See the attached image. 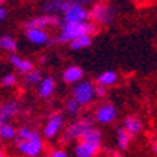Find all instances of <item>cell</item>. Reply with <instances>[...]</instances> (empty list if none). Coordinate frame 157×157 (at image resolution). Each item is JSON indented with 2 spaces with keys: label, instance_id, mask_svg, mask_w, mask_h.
I'll use <instances>...</instances> for the list:
<instances>
[{
  "label": "cell",
  "instance_id": "obj_1",
  "mask_svg": "<svg viewBox=\"0 0 157 157\" xmlns=\"http://www.w3.org/2000/svg\"><path fill=\"white\" fill-rule=\"evenodd\" d=\"M14 146L19 154L25 157H39L42 154L45 143L43 136L39 131L30 128L28 125H23L17 128V136L14 138Z\"/></svg>",
  "mask_w": 157,
  "mask_h": 157
},
{
  "label": "cell",
  "instance_id": "obj_2",
  "mask_svg": "<svg viewBox=\"0 0 157 157\" xmlns=\"http://www.w3.org/2000/svg\"><path fill=\"white\" fill-rule=\"evenodd\" d=\"M97 30V25L92 23L91 20L88 22H81V23H61L59 25V32L56 36V42L59 43H69L74 39L91 35Z\"/></svg>",
  "mask_w": 157,
  "mask_h": 157
},
{
  "label": "cell",
  "instance_id": "obj_3",
  "mask_svg": "<svg viewBox=\"0 0 157 157\" xmlns=\"http://www.w3.org/2000/svg\"><path fill=\"white\" fill-rule=\"evenodd\" d=\"M115 19V9L113 5L98 2L90 9V20L97 26H108Z\"/></svg>",
  "mask_w": 157,
  "mask_h": 157
},
{
  "label": "cell",
  "instance_id": "obj_4",
  "mask_svg": "<svg viewBox=\"0 0 157 157\" xmlns=\"http://www.w3.org/2000/svg\"><path fill=\"white\" fill-rule=\"evenodd\" d=\"M94 127V120L91 117H79V118L74 120L69 125H68L63 134H62V140L65 143L69 141H75V140H81L82 136L91 128Z\"/></svg>",
  "mask_w": 157,
  "mask_h": 157
},
{
  "label": "cell",
  "instance_id": "obj_5",
  "mask_svg": "<svg viewBox=\"0 0 157 157\" xmlns=\"http://www.w3.org/2000/svg\"><path fill=\"white\" fill-rule=\"evenodd\" d=\"M97 85L92 81H88V79H84L79 84L72 86V92H71V98L78 102L81 107H85V105H90L92 101L95 100L97 97Z\"/></svg>",
  "mask_w": 157,
  "mask_h": 157
},
{
  "label": "cell",
  "instance_id": "obj_6",
  "mask_svg": "<svg viewBox=\"0 0 157 157\" xmlns=\"http://www.w3.org/2000/svg\"><path fill=\"white\" fill-rule=\"evenodd\" d=\"M88 20H90V9L78 3H71L67 12L62 14L61 23H81Z\"/></svg>",
  "mask_w": 157,
  "mask_h": 157
},
{
  "label": "cell",
  "instance_id": "obj_7",
  "mask_svg": "<svg viewBox=\"0 0 157 157\" xmlns=\"http://www.w3.org/2000/svg\"><path fill=\"white\" fill-rule=\"evenodd\" d=\"M63 128V115L61 113H52L49 115L42 128V136L46 140H53Z\"/></svg>",
  "mask_w": 157,
  "mask_h": 157
},
{
  "label": "cell",
  "instance_id": "obj_8",
  "mask_svg": "<svg viewBox=\"0 0 157 157\" xmlns=\"http://www.w3.org/2000/svg\"><path fill=\"white\" fill-rule=\"evenodd\" d=\"M117 118V108L111 102H102L95 108L94 111V121L98 124H111Z\"/></svg>",
  "mask_w": 157,
  "mask_h": 157
},
{
  "label": "cell",
  "instance_id": "obj_9",
  "mask_svg": "<svg viewBox=\"0 0 157 157\" xmlns=\"http://www.w3.org/2000/svg\"><path fill=\"white\" fill-rule=\"evenodd\" d=\"M55 25H61L59 19L56 16H52V14H40V16H35L32 19H29L26 23H25V29L28 28H35V29H42V30H46L51 26H55Z\"/></svg>",
  "mask_w": 157,
  "mask_h": 157
},
{
  "label": "cell",
  "instance_id": "obj_10",
  "mask_svg": "<svg viewBox=\"0 0 157 157\" xmlns=\"http://www.w3.org/2000/svg\"><path fill=\"white\" fill-rule=\"evenodd\" d=\"M25 38L29 43H32L35 46H43V45H48L51 42V35L48 33V30L35 28L25 29Z\"/></svg>",
  "mask_w": 157,
  "mask_h": 157
},
{
  "label": "cell",
  "instance_id": "obj_11",
  "mask_svg": "<svg viewBox=\"0 0 157 157\" xmlns=\"http://www.w3.org/2000/svg\"><path fill=\"white\" fill-rule=\"evenodd\" d=\"M20 105L16 100H7L0 105V124L10 123V120L19 114Z\"/></svg>",
  "mask_w": 157,
  "mask_h": 157
},
{
  "label": "cell",
  "instance_id": "obj_12",
  "mask_svg": "<svg viewBox=\"0 0 157 157\" xmlns=\"http://www.w3.org/2000/svg\"><path fill=\"white\" fill-rule=\"evenodd\" d=\"M7 59H9L10 65L16 69V72H19V74H22V75H26V74H29L30 71H33L35 69L33 62L30 61V59H28V58L20 56V55H17V53H12V55H9Z\"/></svg>",
  "mask_w": 157,
  "mask_h": 157
},
{
  "label": "cell",
  "instance_id": "obj_13",
  "mask_svg": "<svg viewBox=\"0 0 157 157\" xmlns=\"http://www.w3.org/2000/svg\"><path fill=\"white\" fill-rule=\"evenodd\" d=\"M62 79L69 85H76L81 81H84V69L78 65H69L62 71Z\"/></svg>",
  "mask_w": 157,
  "mask_h": 157
},
{
  "label": "cell",
  "instance_id": "obj_14",
  "mask_svg": "<svg viewBox=\"0 0 157 157\" xmlns=\"http://www.w3.org/2000/svg\"><path fill=\"white\" fill-rule=\"evenodd\" d=\"M71 0H46L43 3L42 9L46 14H52V16H56V14H63L67 12V9L71 6Z\"/></svg>",
  "mask_w": 157,
  "mask_h": 157
},
{
  "label": "cell",
  "instance_id": "obj_15",
  "mask_svg": "<svg viewBox=\"0 0 157 157\" xmlns=\"http://www.w3.org/2000/svg\"><path fill=\"white\" fill-rule=\"evenodd\" d=\"M55 88H56V82H55V79H53V76H51V75L43 76V79L38 85L39 98H42V100H48V98H51V97L53 95V92H55Z\"/></svg>",
  "mask_w": 157,
  "mask_h": 157
},
{
  "label": "cell",
  "instance_id": "obj_16",
  "mask_svg": "<svg viewBox=\"0 0 157 157\" xmlns=\"http://www.w3.org/2000/svg\"><path fill=\"white\" fill-rule=\"evenodd\" d=\"M100 148L101 147H98L95 144H91V143H86V141L79 140L75 144L74 154H75V157H95L97 153L100 151Z\"/></svg>",
  "mask_w": 157,
  "mask_h": 157
},
{
  "label": "cell",
  "instance_id": "obj_17",
  "mask_svg": "<svg viewBox=\"0 0 157 157\" xmlns=\"http://www.w3.org/2000/svg\"><path fill=\"white\" fill-rule=\"evenodd\" d=\"M118 74L113 69H107V71L100 72L95 78V82L98 86H104V88H109V86L115 85L118 82Z\"/></svg>",
  "mask_w": 157,
  "mask_h": 157
},
{
  "label": "cell",
  "instance_id": "obj_18",
  "mask_svg": "<svg viewBox=\"0 0 157 157\" xmlns=\"http://www.w3.org/2000/svg\"><path fill=\"white\" fill-rule=\"evenodd\" d=\"M123 127L131 136H137L143 131V121L138 118L137 115H127L123 121Z\"/></svg>",
  "mask_w": 157,
  "mask_h": 157
},
{
  "label": "cell",
  "instance_id": "obj_19",
  "mask_svg": "<svg viewBox=\"0 0 157 157\" xmlns=\"http://www.w3.org/2000/svg\"><path fill=\"white\" fill-rule=\"evenodd\" d=\"M131 138L133 136L127 131V130L124 128L123 125L117 128V133H115V140H117V146H118L120 150H127L131 143Z\"/></svg>",
  "mask_w": 157,
  "mask_h": 157
},
{
  "label": "cell",
  "instance_id": "obj_20",
  "mask_svg": "<svg viewBox=\"0 0 157 157\" xmlns=\"http://www.w3.org/2000/svg\"><path fill=\"white\" fill-rule=\"evenodd\" d=\"M0 48L9 55H12V53H16V51H17V42L12 35H2L0 36Z\"/></svg>",
  "mask_w": 157,
  "mask_h": 157
},
{
  "label": "cell",
  "instance_id": "obj_21",
  "mask_svg": "<svg viewBox=\"0 0 157 157\" xmlns=\"http://www.w3.org/2000/svg\"><path fill=\"white\" fill-rule=\"evenodd\" d=\"M82 141H86V143H91V144H95L98 147H101V143H102V136H101V131L97 128L95 125L91 127L88 131H86L81 138Z\"/></svg>",
  "mask_w": 157,
  "mask_h": 157
},
{
  "label": "cell",
  "instance_id": "obj_22",
  "mask_svg": "<svg viewBox=\"0 0 157 157\" xmlns=\"http://www.w3.org/2000/svg\"><path fill=\"white\" fill-rule=\"evenodd\" d=\"M17 136V128L14 127L13 124L6 123V124H0V138L9 141V140H14Z\"/></svg>",
  "mask_w": 157,
  "mask_h": 157
},
{
  "label": "cell",
  "instance_id": "obj_23",
  "mask_svg": "<svg viewBox=\"0 0 157 157\" xmlns=\"http://www.w3.org/2000/svg\"><path fill=\"white\" fill-rule=\"evenodd\" d=\"M91 43H92V36L91 35H85V36L76 38L72 42H69V48L74 49V51H81V49L88 48Z\"/></svg>",
  "mask_w": 157,
  "mask_h": 157
},
{
  "label": "cell",
  "instance_id": "obj_24",
  "mask_svg": "<svg viewBox=\"0 0 157 157\" xmlns=\"http://www.w3.org/2000/svg\"><path fill=\"white\" fill-rule=\"evenodd\" d=\"M42 79H43L42 71H40V69H36V68H35L33 71H30L29 74L23 75V81H25V84H28V85H39Z\"/></svg>",
  "mask_w": 157,
  "mask_h": 157
},
{
  "label": "cell",
  "instance_id": "obj_25",
  "mask_svg": "<svg viewBox=\"0 0 157 157\" xmlns=\"http://www.w3.org/2000/svg\"><path fill=\"white\" fill-rule=\"evenodd\" d=\"M17 84V76L14 72H6L2 75V79H0V85L3 88H13Z\"/></svg>",
  "mask_w": 157,
  "mask_h": 157
},
{
  "label": "cell",
  "instance_id": "obj_26",
  "mask_svg": "<svg viewBox=\"0 0 157 157\" xmlns=\"http://www.w3.org/2000/svg\"><path fill=\"white\" fill-rule=\"evenodd\" d=\"M79 108H81V105L78 104L74 98H69V100L65 101V104H63V109H65V113L69 115H76L79 113Z\"/></svg>",
  "mask_w": 157,
  "mask_h": 157
},
{
  "label": "cell",
  "instance_id": "obj_27",
  "mask_svg": "<svg viewBox=\"0 0 157 157\" xmlns=\"http://www.w3.org/2000/svg\"><path fill=\"white\" fill-rule=\"evenodd\" d=\"M48 157H69L68 156V153L65 150H62V148H55L52 151L49 153Z\"/></svg>",
  "mask_w": 157,
  "mask_h": 157
},
{
  "label": "cell",
  "instance_id": "obj_28",
  "mask_svg": "<svg viewBox=\"0 0 157 157\" xmlns=\"http://www.w3.org/2000/svg\"><path fill=\"white\" fill-rule=\"evenodd\" d=\"M97 98H104L105 95H107V88H104V86H98L97 85Z\"/></svg>",
  "mask_w": 157,
  "mask_h": 157
},
{
  "label": "cell",
  "instance_id": "obj_29",
  "mask_svg": "<svg viewBox=\"0 0 157 157\" xmlns=\"http://www.w3.org/2000/svg\"><path fill=\"white\" fill-rule=\"evenodd\" d=\"M7 16V10L5 9V6H0V22H3Z\"/></svg>",
  "mask_w": 157,
  "mask_h": 157
},
{
  "label": "cell",
  "instance_id": "obj_30",
  "mask_svg": "<svg viewBox=\"0 0 157 157\" xmlns=\"http://www.w3.org/2000/svg\"><path fill=\"white\" fill-rule=\"evenodd\" d=\"M150 147H151L153 153L157 154V140H151V141H150Z\"/></svg>",
  "mask_w": 157,
  "mask_h": 157
},
{
  "label": "cell",
  "instance_id": "obj_31",
  "mask_svg": "<svg viewBox=\"0 0 157 157\" xmlns=\"http://www.w3.org/2000/svg\"><path fill=\"white\" fill-rule=\"evenodd\" d=\"M111 157H125V156H123L121 153H113V154H111Z\"/></svg>",
  "mask_w": 157,
  "mask_h": 157
}]
</instances>
